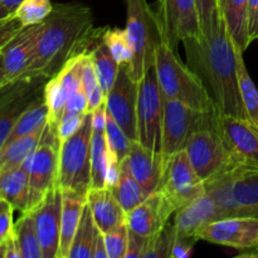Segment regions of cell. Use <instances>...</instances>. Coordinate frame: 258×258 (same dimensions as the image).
Instances as JSON below:
<instances>
[{
    "label": "cell",
    "mask_w": 258,
    "mask_h": 258,
    "mask_svg": "<svg viewBox=\"0 0 258 258\" xmlns=\"http://www.w3.org/2000/svg\"><path fill=\"white\" fill-rule=\"evenodd\" d=\"M183 44L188 67L204 83L218 115L247 118L239 91L236 48L222 12L208 33L184 40Z\"/></svg>",
    "instance_id": "obj_1"
},
{
    "label": "cell",
    "mask_w": 258,
    "mask_h": 258,
    "mask_svg": "<svg viewBox=\"0 0 258 258\" xmlns=\"http://www.w3.org/2000/svg\"><path fill=\"white\" fill-rule=\"evenodd\" d=\"M103 29H96L92 10L82 3H60L43 22L34 57L23 77H54L76 55L90 52Z\"/></svg>",
    "instance_id": "obj_2"
},
{
    "label": "cell",
    "mask_w": 258,
    "mask_h": 258,
    "mask_svg": "<svg viewBox=\"0 0 258 258\" xmlns=\"http://www.w3.org/2000/svg\"><path fill=\"white\" fill-rule=\"evenodd\" d=\"M204 184L206 194L216 204L219 219L258 218V168L233 165Z\"/></svg>",
    "instance_id": "obj_3"
},
{
    "label": "cell",
    "mask_w": 258,
    "mask_h": 258,
    "mask_svg": "<svg viewBox=\"0 0 258 258\" xmlns=\"http://www.w3.org/2000/svg\"><path fill=\"white\" fill-rule=\"evenodd\" d=\"M155 73L164 97L179 101L196 110L217 113V108L201 78L178 58L175 50L163 43L156 50Z\"/></svg>",
    "instance_id": "obj_4"
},
{
    "label": "cell",
    "mask_w": 258,
    "mask_h": 258,
    "mask_svg": "<svg viewBox=\"0 0 258 258\" xmlns=\"http://www.w3.org/2000/svg\"><path fill=\"white\" fill-rule=\"evenodd\" d=\"M126 33L134 50V58L127 66L135 81L155 67L156 50L164 43L160 23L155 10L146 0H125Z\"/></svg>",
    "instance_id": "obj_5"
},
{
    "label": "cell",
    "mask_w": 258,
    "mask_h": 258,
    "mask_svg": "<svg viewBox=\"0 0 258 258\" xmlns=\"http://www.w3.org/2000/svg\"><path fill=\"white\" fill-rule=\"evenodd\" d=\"M91 139L92 115L88 112L81 127L59 141L57 185L60 190L87 194L91 189Z\"/></svg>",
    "instance_id": "obj_6"
},
{
    "label": "cell",
    "mask_w": 258,
    "mask_h": 258,
    "mask_svg": "<svg viewBox=\"0 0 258 258\" xmlns=\"http://www.w3.org/2000/svg\"><path fill=\"white\" fill-rule=\"evenodd\" d=\"M184 150L204 183L236 165L222 138L219 116L197 128L188 139Z\"/></svg>",
    "instance_id": "obj_7"
},
{
    "label": "cell",
    "mask_w": 258,
    "mask_h": 258,
    "mask_svg": "<svg viewBox=\"0 0 258 258\" xmlns=\"http://www.w3.org/2000/svg\"><path fill=\"white\" fill-rule=\"evenodd\" d=\"M163 117L164 97L153 67L139 81L136 131L138 141L156 153H161Z\"/></svg>",
    "instance_id": "obj_8"
},
{
    "label": "cell",
    "mask_w": 258,
    "mask_h": 258,
    "mask_svg": "<svg viewBox=\"0 0 258 258\" xmlns=\"http://www.w3.org/2000/svg\"><path fill=\"white\" fill-rule=\"evenodd\" d=\"M164 97V96H163ZM219 115L196 110L179 101L164 97L163 133H161V155L169 159L178 151L185 149L191 134L204 123Z\"/></svg>",
    "instance_id": "obj_9"
},
{
    "label": "cell",
    "mask_w": 258,
    "mask_h": 258,
    "mask_svg": "<svg viewBox=\"0 0 258 258\" xmlns=\"http://www.w3.org/2000/svg\"><path fill=\"white\" fill-rule=\"evenodd\" d=\"M158 190L166 197L175 212L206 194V184L194 170L185 150L166 159Z\"/></svg>",
    "instance_id": "obj_10"
},
{
    "label": "cell",
    "mask_w": 258,
    "mask_h": 258,
    "mask_svg": "<svg viewBox=\"0 0 258 258\" xmlns=\"http://www.w3.org/2000/svg\"><path fill=\"white\" fill-rule=\"evenodd\" d=\"M58 149L59 140L57 136V127L48 122L42 143L28 159L30 189L29 211H33L49 193L50 189L57 185Z\"/></svg>",
    "instance_id": "obj_11"
},
{
    "label": "cell",
    "mask_w": 258,
    "mask_h": 258,
    "mask_svg": "<svg viewBox=\"0 0 258 258\" xmlns=\"http://www.w3.org/2000/svg\"><path fill=\"white\" fill-rule=\"evenodd\" d=\"M155 12L164 43L175 52L179 43L201 37L197 0H158Z\"/></svg>",
    "instance_id": "obj_12"
},
{
    "label": "cell",
    "mask_w": 258,
    "mask_h": 258,
    "mask_svg": "<svg viewBox=\"0 0 258 258\" xmlns=\"http://www.w3.org/2000/svg\"><path fill=\"white\" fill-rule=\"evenodd\" d=\"M47 81L42 77H22L0 88V149L20 116L42 97Z\"/></svg>",
    "instance_id": "obj_13"
},
{
    "label": "cell",
    "mask_w": 258,
    "mask_h": 258,
    "mask_svg": "<svg viewBox=\"0 0 258 258\" xmlns=\"http://www.w3.org/2000/svg\"><path fill=\"white\" fill-rule=\"evenodd\" d=\"M199 241L231 247L241 256L252 257L258 247V218L231 217L211 222L197 234Z\"/></svg>",
    "instance_id": "obj_14"
},
{
    "label": "cell",
    "mask_w": 258,
    "mask_h": 258,
    "mask_svg": "<svg viewBox=\"0 0 258 258\" xmlns=\"http://www.w3.org/2000/svg\"><path fill=\"white\" fill-rule=\"evenodd\" d=\"M139 82L135 81L127 66L118 67L117 77L106 96V108L121 126L131 141L138 140L136 131V106Z\"/></svg>",
    "instance_id": "obj_15"
},
{
    "label": "cell",
    "mask_w": 258,
    "mask_h": 258,
    "mask_svg": "<svg viewBox=\"0 0 258 258\" xmlns=\"http://www.w3.org/2000/svg\"><path fill=\"white\" fill-rule=\"evenodd\" d=\"M219 130L236 165L258 168V127L247 118L219 116Z\"/></svg>",
    "instance_id": "obj_16"
},
{
    "label": "cell",
    "mask_w": 258,
    "mask_h": 258,
    "mask_svg": "<svg viewBox=\"0 0 258 258\" xmlns=\"http://www.w3.org/2000/svg\"><path fill=\"white\" fill-rule=\"evenodd\" d=\"M32 212L43 258H58L62 218V190L59 186H53Z\"/></svg>",
    "instance_id": "obj_17"
},
{
    "label": "cell",
    "mask_w": 258,
    "mask_h": 258,
    "mask_svg": "<svg viewBox=\"0 0 258 258\" xmlns=\"http://www.w3.org/2000/svg\"><path fill=\"white\" fill-rule=\"evenodd\" d=\"M173 214L175 209L170 202L160 190H155L126 214V223L130 231L150 238L165 228Z\"/></svg>",
    "instance_id": "obj_18"
},
{
    "label": "cell",
    "mask_w": 258,
    "mask_h": 258,
    "mask_svg": "<svg viewBox=\"0 0 258 258\" xmlns=\"http://www.w3.org/2000/svg\"><path fill=\"white\" fill-rule=\"evenodd\" d=\"M42 23L24 27L3 49L5 67V82L19 80L27 72L35 53Z\"/></svg>",
    "instance_id": "obj_19"
},
{
    "label": "cell",
    "mask_w": 258,
    "mask_h": 258,
    "mask_svg": "<svg viewBox=\"0 0 258 258\" xmlns=\"http://www.w3.org/2000/svg\"><path fill=\"white\" fill-rule=\"evenodd\" d=\"M127 160L134 176L144 189L146 196L158 190L166 161L161 153L150 150L140 141L134 140L131 141Z\"/></svg>",
    "instance_id": "obj_20"
},
{
    "label": "cell",
    "mask_w": 258,
    "mask_h": 258,
    "mask_svg": "<svg viewBox=\"0 0 258 258\" xmlns=\"http://www.w3.org/2000/svg\"><path fill=\"white\" fill-rule=\"evenodd\" d=\"M217 219H219V216L216 204L208 194H204L203 197L181 207L175 212L173 227L176 237H190L198 239V232Z\"/></svg>",
    "instance_id": "obj_21"
},
{
    "label": "cell",
    "mask_w": 258,
    "mask_h": 258,
    "mask_svg": "<svg viewBox=\"0 0 258 258\" xmlns=\"http://www.w3.org/2000/svg\"><path fill=\"white\" fill-rule=\"evenodd\" d=\"M87 204L93 221L102 233L126 223V212L108 188H92L87 193Z\"/></svg>",
    "instance_id": "obj_22"
},
{
    "label": "cell",
    "mask_w": 258,
    "mask_h": 258,
    "mask_svg": "<svg viewBox=\"0 0 258 258\" xmlns=\"http://www.w3.org/2000/svg\"><path fill=\"white\" fill-rule=\"evenodd\" d=\"M29 159V158H28ZM22 166L0 173V198L14 211L22 213L29 211V161Z\"/></svg>",
    "instance_id": "obj_23"
},
{
    "label": "cell",
    "mask_w": 258,
    "mask_h": 258,
    "mask_svg": "<svg viewBox=\"0 0 258 258\" xmlns=\"http://www.w3.org/2000/svg\"><path fill=\"white\" fill-rule=\"evenodd\" d=\"M86 203H87V194L72 190H62V218H60L58 258H68V253H70Z\"/></svg>",
    "instance_id": "obj_24"
},
{
    "label": "cell",
    "mask_w": 258,
    "mask_h": 258,
    "mask_svg": "<svg viewBox=\"0 0 258 258\" xmlns=\"http://www.w3.org/2000/svg\"><path fill=\"white\" fill-rule=\"evenodd\" d=\"M47 123L35 130L34 133L22 136L10 143L9 145L0 149V173L19 168L28 158L34 154L39 144L42 143Z\"/></svg>",
    "instance_id": "obj_25"
},
{
    "label": "cell",
    "mask_w": 258,
    "mask_h": 258,
    "mask_svg": "<svg viewBox=\"0 0 258 258\" xmlns=\"http://www.w3.org/2000/svg\"><path fill=\"white\" fill-rule=\"evenodd\" d=\"M219 3L232 39L244 52L251 44L247 32V0H219Z\"/></svg>",
    "instance_id": "obj_26"
},
{
    "label": "cell",
    "mask_w": 258,
    "mask_h": 258,
    "mask_svg": "<svg viewBox=\"0 0 258 258\" xmlns=\"http://www.w3.org/2000/svg\"><path fill=\"white\" fill-rule=\"evenodd\" d=\"M120 166V178H118L115 186H112L110 190L112 191L115 198L117 199L118 203L121 204L123 211L127 214L128 212L133 211L135 207H138L148 196H146L144 189L141 188L139 181L136 180V178L134 176L133 171H131L130 169V165H128L127 156L121 161Z\"/></svg>",
    "instance_id": "obj_27"
},
{
    "label": "cell",
    "mask_w": 258,
    "mask_h": 258,
    "mask_svg": "<svg viewBox=\"0 0 258 258\" xmlns=\"http://www.w3.org/2000/svg\"><path fill=\"white\" fill-rule=\"evenodd\" d=\"M100 232L101 231L93 221L90 207L86 203L80 224H78L75 238H73L72 246H71L70 253H68V258H92L96 241H97Z\"/></svg>",
    "instance_id": "obj_28"
},
{
    "label": "cell",
    "mask_w": 258,
    "mask_h": 258,
    "mask_svg": "<svg viewBox=\"0 0 258 258\" xmlns=\"http://www.w3.org/2000/svg\"><path fill=\"white\" fill-rule=\"evenodd\" d=\"M13 232L22 258H43L42 247L38 238L32 211L22 213V217L14 223Z\"/></svg>",
    "instance_id": "obj_29"
},
{
    "label": "cell",
    "mask_w": 258,
    "mask_h": 258,
    "mask_svg": "<svg viewBox=\"0 0 258 258\" xmlns=\"http://www.w3.org/2000/svg\"><path fill=\"white\" fill-rule=\"evenodd\" d=\"M237 59V73H238L239 91H241L242 102L246 110L247 118L258 127V90L252 81L246 62L243 58V50L234 43Z\"/></svg>",
    "instance_id": "obj_30"
},
{
    "label": "cell",
    "mask_w": 258,
    "mask_h": 258,
    "mask_svg": "<svg viewBox=\"0 0 258 258\" xmlns=\"http://www.w3.org/2000/svg\"><path fill=\"white\" fill-rule=\"evenodd\" d=\"M90 55L92 58L93 66H95L96 73H97L98 82L102 87L105 97L110 92L113 82L118 73V63L112 57L111 52L108 50L107 45L102 42V37L93 44L91 48Z\"/></svg>",
    "instance_id": "obj_31"
},
{
    "label": "cell",
    "mask_w": 258,
    "mask_h": 258,
    "mask_svg": "<svg viewBox=\"0 0 258 258\" xmlns=\"http://www.w3.org/2000/svg\"><path fill=\"white\" fill-rule=\"evenodd\" d=\"M48 116H49V112H48V107L44 102V97L42 96L20 116V118L15 123L14 128L9 134L3 148L9 145L10 143H13L17 139L34 133L35 130L44 126L48 122Z\"/></svg>",
    "instance_id": "obj_32"
},
{
    "label": "cell",
    "mask_w": 258,
    "mask_h": 258,
    "mask_svg": "<svg viewBox=\"0 0 258 258\" xmlns=\"http://www.w3.org/2000/svg\"><path fill=\"white\" fill-rule=\"evenodd\" d=\"M43 97H44V102L48 107V112H49L48 122L57 127L58 122L64 113L70 93L64 90V87L60 85L58 78L54 76L45 82Z\"/></svg>",
    "instance_id": "obj_33"
},
{
    "label": "cell",
    "mask_w": 258,
    "mask_h": 258,
    "mask_svg": "<svg viewBox=\"0 0 258 258\" xmlns=\"http://www.w3.org/2000/svg\"><path fill=\"white\" fill-rule=\"evenodd\" d=\"M102 42L115 58L118 66H130L134 58V50L128 40L127 33L120 28H105L102 32Z\"/></svg>",
    "instance_id": "obj_34"
},
{
    "label": "cell",
    "mask_w": 258,
    "mask_h": 258,
    "mask_svg": "<svg viewBox=\"0 0 258 258\" xmlns=\"http://www.w3.org/2000/svg\"><path fill=\"white\" fill-rule=\"evenodd\" d=\"M105 135L107 141V148L111 153L115 154L120 161H122L128 155L131 146V140L127 138L125 131L121 128V126L116 122L110 112L106 108V125H105Z\"/></svg>",
    "instance_id": "obj_35"
},
{
    "label": "cell",
    "mask_w": 258,
    "mask_h": 258,
    "mask_svg": "<svg viewBox=\"0 0 258 258\" xmlns=\"http://www.w3.org/2000/svg\"><path fill=\"white\" fill-rule=\"evenodd\" d=\"M52 0H24L15 10L14 15L24 27L44 22L53 10Z\"/></svg>",
    "instance_id": "obj_36"
},
{
    "label": "cell",
    "mask_w": 258,
    "mask_h": 258,
    "mask_svg": "<svg viewBox=\"0 0 258 258\" xmlns=\"http://www.w3.org/2000/svg\"><path fill=\"white\" fill-rule=\"evenodd\" d=\"M176 234L173 224L168 223L165 228L149 238L148 247L143 258H171Z\"/></svg>",
    "instance_id": "obj_37"
},
{
    "label": "cell",
    "mask_w": 258,
    "mask_h": 258,
    "mask_svg": "<svg viewBox=\"0 0 258 258\" xmlns=\"http://www.w3.org/2000/svg\"><path fill=\"white\" fill-rule=\"evenodd\" d=\"M103 238L108 258H125L128 238L127 223H122L117 228L103 233Z\"/></svg>",
    "instance_id": "obj_38"
},
{
    "label": "cell",
    "mask_w": 258,
    "mask_h": 258,
    "mask_svg": "<svg viewBox=\"0 0 258 258\" xmlns=\"http://www.w3.org/2000/svg\"><path fill=\"white\" fill-rule=\"evenodd\" d=\"M202 34L211 30L212 24L216 18L221 14V3L219 0H197Z\"/></svg>",
    "instance_id": "obj_39"
},
{
    "label": "cell",
    "mask_w": 258,
    "mask_h": 258,
    "mask_svg": "<svg viewBox=\"0 0 258 258\" xmlns=\"http://www.w3.org/2000/svg\"><path fill=\"white\" fill-rule=\"evenodd\" d=\"M86 115L87 113H85V115H81V113H64L57 125L58 140L62 141L72 136L81 127V125L85 121Z\"/></svg>",
    "instance_id": "obj_40"
},
{
    "label": "cell",
    "mask_w": 258,
    "mask_h": 258,
    "mask_svg": "<svg viewBox=\"0 0 258 258\" xmlns=\"http://www.w3.org/2000/svg\"><path fill=\"white\" fill-rule=\"evenodd\" d=\"M24 28L19 19L14 14L12 17L0 22V50L5 48V45Z\"/></svg>",
    "instance_id": "obj_41"
},
{
    "label": "cell",
    "mask_w": 258,
    "mask_h": 258,
    "mask_svg": "<svg viewBox=\"0 0 258 258\" xmlns=\"http://www.w3.org/2000/svg\"><path fill=\"white\" fill-rule=\"evenodd\" d=\"M88 112H90V110H88L87 96H86L83 87H81L70 95L67 105H66L64 113H81V115H85V113Z\"/></svg>",
    "instance_id": "obj_42"
},
{
    "label": "cell",
    "mask_w": 258,
    "mask_h": 258,
    "mask_svg": "<svg viewBox=\"0 0 258 258\" xmlns=\"http://www.w3.org/2000/svg\"><path fill=\"white\" fill-rule=\"evenodd\" d=\"M148 237L140 236V234L128 229L127 248H126L125 258H143L146 251V247H148Z\"/></svg>",
    "instance_id": "obj_43"
},
{
    "label": "cell",
    "mask_w": 258,
    "mask_h": 258,
    "mask_svg": "<svg viewBox=\"0 0 258 258\" xmlns=\"http://www.w3.org/2000/svg\"><path fill=\"white\" fill-rule=\"evenodd\" d=\"M247 32L249 43L258 40V0H247Z\"/></svg>",
    "instance_id": "obj_44"
},
{
    "label": "cell",
    "mask_w": 258,
    "mask_h": 258,
    "mask_svg": "<svg viewBox=\"0 0 258 258\" xmlns=\"http://www.w3.org/2000/svg\"><path fill=\"white\" fill-rule=\"evenodd\" d=\"M198 239L190 238V237H176L174 242L171 258H188L193 252L194 244Z\"/></svg>",
    "instance_id": "obj_45"
},
{
    "label": "cell",
    "mask_w": 258,
    "mask_h": 258,
    "mask_svg": "<svg viewBox=\"0 0 258 258\" xmlns=\"http://www.w3.org/2000/svg\"><path fill=\"white\" fill-rule=\"evenodd\" d=\"M13 212L14 209L10 206L0 211V244L7 241L8 237L13 233V228H14Z\"/></svg>",
    "instance_id": "obj_46"
},
{
    "label": "cell",
    "mask_w": 258,
    "mask_h": 258,
    "mask_svg": "<svg viewBox=\"0 0 258 258\" xmlns=\"http://www.w3.org/2000/svg\"><path fill=\"white\" fill-rule=\"evenodd\" d=\"M92 258H108L107 251H106L105 238H103L102 232H100V234H98V238H97V241H96L95 251H93Z\"/></svg>",
    "instance_id": "obj_47"
},
{
    "label": "cell",
    "mask_w": 258,
    "mask_h": 258,
    "mask_svg": "<svg viewBox=\"0 0 258 258\" xmlns=\"http://www.w3.org/2000/svg\"><path fill=\"white\" fill-rule=\"evenodd\" d=\"M23 2H24V0H0V3H2L4 7H7L13 14H14L15 10L18 9V7H19Z\"/></svg>",
    "instance_id": "obj_48"
},
{
    "label": "cell",
    "mask_w": 258,
    "mask_h": 258,
    "mask_svg": "<svg viewBox=\"0 0 258 258\" xmlns=\"http://www.w3.org/2000/svg\"><path fill=\"white\" fill-rule=\"evenodd\" d=\"M7 85L5 82V67H4V57H3V50H0V88Z\"/></svg>",
    "instance_id": "obj_49"
},
{
    "label": "cell",
    "mask_w": 258,
    "mask_h": 258,
    "mask_svg": "<svg viewBox=\"0 0 258 258\" xmlns=\"http://www.w3.org/2000/svg\"><path fill=\"white\" fill-rule=\"evenodd\" d=\"M12 15H13V13L10 12L7 7H4V5L0 3V22L4 19H7V18L12 17Z\"/></svg>",
    "instance_id": "obj_50"
},
{
    "label": "cell",
    "mask_w": 258,
    "mask_h": 258,
    "mask_svg": "<svg viewBox=\"0 0 258 258\" xmlns=\"http://www.w3.org/2000/svg\"><path fill=\"white\" fill-rule=\"evenodd\" d=\"M8 206H9V204H8L7 202L3 201V199L0 198V211H3V209H4V208H7Z\"/></svg>",
    "instance_id": "obj_51"
},
{
    "label": "cell",
    "mask_w": 258,
    "mask_h": 258,
    "mask_svg": "<svg viewBox=\"0 0 258 258\" xmlns=\"http://www.w3.org/2000/svg\"><path fill=\"white\" fill-rule=\"evenodd\" d=\"M252 257H258V247H257L256 252H254V253H253V254H252Z\"/></svg>",
    "instance_id": "obj_52"
}]
</instances>
